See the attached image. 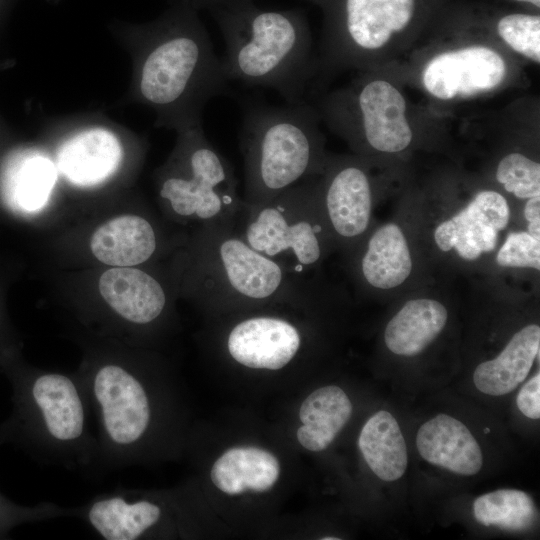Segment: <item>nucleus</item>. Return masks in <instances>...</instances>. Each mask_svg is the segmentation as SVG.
<instances>
[{"instance_id":"1","label":"nucleus","mask_w":540,"mask_h":540,"mask_svg":"<svg viewBox=\"0 0 540 540\" xmlns=\"http://www.w3.org/2000/svg\"><path fill=\"white\" fill-rule=\"evenodd\" d=\"M12 389V410L0 424V446L11 444L39 463L99 474L97 438L87 395L76 375L1 365Z\"/></svg>"},{"instance_id":"2","label":"nucleus","mask_w":540,"mask_h":540,"mask_svg":"<svg viewBox=\"0 0 540 540\" xmlns=\"http://www.w3.org/2000/svg\"><path fill=\"white\" fill-rule=\"evenodd\" d=\"M225 41L227 79L276 91L286 103L306 101L316 74L311 36L297 9L266 10L253 0L208 9Z\"/></svg>"},{"instance_id":"3","label":"nucleus","mask_w":540,"mask_h":540,"mask_svg":"<svg viewBox=\"0 0 540 540\" xmlns=\"http://www.w3.org/2000/svg\"><path fill=\"white\" fill-rule=\"evenodd\" d=\"M188 290L214 314L288 304L308 308L315 289L253 249L233 222L201 226L192 246Z\"/></svg>"},{"instance_id":"4","label":"nucleus","mask_w":540,"mask_h":540,"mask_svg":"<svg viewBox=\"0 0 540 540\" xmlns=\"http://www.w3.org/2000/svg\"><path fill=\"white\" fill-rule=\"evenodd\" d=\"M319 114L307 101L245 105L239 134L244 163L243 202L255 205L322 174L327 158Z\"/></svg>"},{"instance_id":"5","label":"nucleus","mask_w":540,"mask_h":540,"mask_svg":"<svg viewBox=\"0 0 540 540\" xmlns=\"http://www.w3.org/2000/svg\"><path fill=\"white\" fill-rule=\"evenodd\" d=\"M195 9L186 0L162 21L140 69L139 92L153 106L183 111L189 125L211 98L232 96L221 58Z\"/></svg>"},{"instance_id":"6","label":"nucleus","mask_w":540,"mask_h":540,"mask_svg":"<svg viewBox=\"0 0 540 540\" xmlns=\"http://www.w3.org/2000/svg\"><path fill=\"white\" fill-rule=\"evenodd\" d=\"M77 374L97 421L99 473L142 461L150 451L157 417L144 372L125 358L98 357Z\"/></svg>"},{"instance_id":"7","label":"nucleus","mask_w":540,"mask_h":540,"mask_svg":"<svg viewBox=\"0 0 540 540\" xmlns=\"http://www.w3.org/2000/svg\"><path fill=\"white\" fill-rule=\"evenodd\" d=\"M233 226L253 249L302 277L321 262L331 239L317 183L309 179L265 202H243Z\"/></svg>"},{"instance_id":"8","label":"nucleus","mask_w":540,"mask_h":540,"mask_svg":"<svg viewBox=\"0 0 540 540\" xmlns=\"http://www.w3.org/2000/svg\"><path fill=\"white\" fill-rule=\"evenodd\" d=\"M182 140L175 165L160 182V198L181 220L200 226L234 222L243 199L232 166L199 123L187 126Z\"/></svg>"},{"instance_id":"9","label":"nucleus","mask_w":540,"mask_h":540,"mask_svg":"<svg viewBox=\"0 0 540 540\" xmlns=\"http://www.w3.org/2000/svg\"><path fill=\"white\" fill-rule=\"evenodd\" d=\"M317 112L356 147L398 153L413 139L405 97L393 83L380 78H361L350 88L332 93Z\"/></svg>"},{"instance_id":"10","label":"nucleus","mask_w":540,"mask_h":540,"mask_svg":"<svg viewBox=\"0 0 540 540\" xmlns=\"http://www.w3.org/2000/svg\"><path fill=\"white\" fill-rule=\"evenodd\" d=\"M312 1L325 4L329 21L313 84L336 68L366 64L409 25L415 12V0Z\"/></svg>"},{"instance_id":"11","label":"nucleus","mask_w":540,"mask_h":540,"mask_svg":"<svg viewBox=\"0 0 540 540\" xmlns=\"http://www.w3.org/2000/svg\"><path fill=\"white\" fill-rule=\"evenodd\" d=\"M290 306L278 304L230 313L236 320L225 336L229 357L246 368L270 371L294 361L303 346V333L286 315Z\"/></svg>"},{"instance_id":"12","label":"nucleus","mask_w":540,"mask_h":540,"mask_svg":"<svg viewBox=\"0 0 540 540\" xmlns=\"http://www.w3.org/2000/svg\"><path fill=\"white\" fill-rule=\"evenodd\" d=\"M505 58L487 45H466L434 55L424 66L421 81L435 99L469 98L498 88L506 79Z\"/></svg>"},{"instance_id":"13","label":"nucleus","mask_w":540,"mask_h":540,"mask_svg":"<svg viewBox=\"0 0 540 540\" xmlns=\"http://www.w3.org/2000/svg\"><path fill=\"white\" fill-rule=\"evenodd\" d=\"M317 183L318 199L331 237L354 241L367 230L372 210L370 178L356 161L327 160Z\"/></svg>"},{"instance_id":"14","label":"nucleus","mask_w":540,"mask_h":540,"mask_svg":"<svg viewBox=\"0 0 540 540\" xmlns=\"http://www.w3.org/2000/svg\"><path fill=\"white\" fill-rule=\"evenodd\" d=\"M510 219V207L499 192L479 191L458 213L441 222L434 231L437 247L476 260L495 249L498 234Z\"/></svg>"},{"instance_id":"15","label":"nucleus","mask_w":540,"mask_h":540,"mask_svg":"<svg viewBox=\"0 0 540 540\" xmlns=\"http://www.w3.org/2000/svg\"><path fill=\"white\" fill-rule=\"evenodd\" d=\"M99 291L108 306L132 326H149L164 314L168 298L153 275L133 267H114L99 279Z\"/></svg>"},{"instance_id":"16","label":"nucleus","mask_w":540,"mask_h":540,"mask_svg":"<svg viewBox=\"0 0 540 540\" xmlns=\"http://www.w3.org/2000/svg\"><path fill=\"white\" fill-rule=\"evenodd\" d=\"M415 444L427 463L453 474L472 476L482 469L479 443L468 427L451 415L440 413L421 424Z\"/></svg>"},{"instance_id":"17","label":"nucleus","mask_w":540,"mask_h":540,"mask_svg":"<svg viewBox=\"0 0 540 540\" xmlns=\"http://www.w3.org/2000/svg\"><path fill=\"white\" fill-rule=\"evenodd\" d=\"M122 156L121 143L111 131L92 128L74 135L61 146L58 166L70 182L93 186L116 172Z\"/></svg>"},{"instance_id":"18","label":"nucleus","mask_w":540,"mask_h":540,"mask_svg":"<svg viewBox=\"0 0 540 540\" xmlns=\"http://www.w3.org/2000/svg\"><path fill=\"white\" fill-rule=\"evenodd\" d=\"M540 348V327L528 324L518 330L493 359L475 368L472 380L485 395L502 396L515 390L528 376Z\"/></svg>"},{"instance_id":"19","label":"nucleus","mask_w":540,"mask_h":540,"mask_svg":"<svg viewBox=\"0 0 540 540\" xmlns=\"http://www.w3.org/2000/svg\"><path fill=\"white\" fill-rule=\"evenodd\" d=\"M90 247L102 263L114 267L142 264L156 253L158 238L152 223L138 215H123L101 225Z\"/></svg>"},{"instance_id":"20","label":"nucleus","mask_w":540,"mask_h":540,"mask_svg":"<svg viewBox=\"0 0 540 540\" xmlns=\"http://www.w3.org/2000/svg\"><path fill=\"white\" fill-rule=\"evenodd\" d=\"M447 321V308L440 301L431 298L408 300L387 323L385 345L397 356H417L441 334Z\"/></svg>"},{"instance_id":"21","label":"nucleus","mask_w":540,"mask_h":540,"mask_svg":"<svg viewBox=\"0 0 540 540\" xmlns=\"http://www.w3.org/2000/svg\"><path fill=\"white\" fill-rule=\"evenodd\" d=\"M279 475L278 459L257 447H234L225 451L210 472L213 484L228 495L266 492L274 486Z\"/></svg>"},{"instance_id":"22","label":"nucleus","mask_w":540,"mask_h":540,"mask_svg":"<svg viewBox=\"0 0 540 540\" xmlns=\"http://www.w3.org/2000/svg\"><path fill=\"white\" fill-rule=\"evenodd\" d=\"M411 270V253L403 230L395 223L376 229L359 261L363 280L376 289H392L403 284Z\"/></svg>"},{"instance_id":"23","label":"nucleus","mask_w":540,"mask_h":540,"mask_svg":"<svg viewBox=\"0 0 540 540\" xmlns=\"http://www.w3.org/2000/svg\"><path fill=\"white\" fill-rule=\"evenodd\" d=\"M353 406L345 391L336 385L320 387L303 401L296 433L301 446L312 452L328 448L352 415Z\"/></svg>"},{"instance_id":"24","label":"nucleus","mask_w":540,"mask_h":540,"mask_svg":"<svg viewBox=\"0 0 540 540\" xmlns=\"http://www.w3.org/2000/svg\"><path fill=\"white\" fill-rule=\"evenodd\" d=\"M359 450L380 479H400L408 467V451L399 423L389 411L375 412L363 425L358 437Z\"/></svg>"},{"instance_id":"25","label":"nucleus","mask_w":540,"mask_h":540,"mask_svg":"<svg viewBox=\"0 0 540 540\" xmlns=\"http://www.w3.org/2000/svg\"><path fill=\"white\" fill-rule=\"evenodd\" d=\"M56 181L53 163L37 153H26L12 160L5 172L3 187L9 204L21 211L42 208Z\"/></svg>"},{"instance_id":"26","label":"nucleus","mask_w":540,"mask_h":540,"mask_svg":"<svg viewBox=\"0 0 540 540\" xmlns=\"http://www.w3.org/2000/svg\"><path fill=\"white\" fill-rule=\"evenodd\" d=\"M473 517L482 526L520 532L533 526L538 517L534 499L518 489H498L478 496Z\"/></svg>"},{"instance_id":"27","label":"nucleus","mask_w":540,"mask_h":540,"mask_svg":"<svg viewBox=\"0 0 540 540\" xmlns=\"http://www.w3.org/2000/svg\"><path fill=\"white\" fill-rule=\"evenodd\" d=\"M495 176L507 192L519 199L540 196V164L520 152L505 155Z\"/></svg>"},{"instance_id":"28","label":"nucleus","mask_w":540,"mask_h":540,"mask_svg":"<svg viewBox=\"0 0 540 540\" xmlns=\"http://www.w3.org/2000/svg\"><path fill=\"white\" fill-rule=\"evenodd\" d=\"M497 33L514 52L540 63V17L522 13L509 14L497 23Z\"/></svg>"},{"instance_id":"29","label":"nucleus","mask_w":540,"mask_h":540,"mask_svg":"<svg viewBox=\"0 0 540 540\" xmlns=\"http://www.w3.org/2000/svg\"><path fill=\"white\" fill-rule=\"evenodd\" d=\"M74 513L75 507H63L53 502L22 505L0 492V540L10 539V532L19 525L74 517Z\"/></svg>"},{"instance_id":"30","label":"nucleus","mask_w":540,"mask_h":540,"mask_svg":"<svg viewBox=\"0 0 540 540\" xmlns=\"http://www.w3.org/2000/svg\"><path fill=\"white\" fill-rule=\"evenodd\" d=\"M499 266L540 269V239L527 231L511 232L496 255Z\"/></svg>"},{"instance_id":"31","label":"nucleus","mask_w":540,"mask_h":540,"mask_svg":"<svg viewBox=\"0 0 540 540\" xmlns=\"http://www.w3.org/2000/svg\"><path fill=\"white\" fill-rule=\"evenodd\" d=\"M516 404L520 412L527 418H540V373L531 377L517 394Z\"/></svg>"},{"instance_id":"32","label":"nucleus","mask_w":540,"mask_h":540,"mask_svg":"<svg viewBox=\"0 0 540 540\" xmlns=\"http://www.w3.org/2000/svg\"><path fill=\"white\" fill-rule=\"evenodd\" d=\"M524 215L528 224H540V196L527 199Z\"/></svg>"},{"instance_id":"33","label":"nucleus","mask_w":540,"mask_h":540,"mask_svg":"<svg viewBox=\"0 0 540 540\" xmlns=\"http://www.w3.org/2000/svg\"><path fill=\"white\" fill-rule=\"evenodd\" d=\"M191 4L195 9H209L211 7L224 5L232 2L243 1V0H186Z\"/></svg>"},{"instance_id":"34","label":"nucleus","mask_w":540,"mask_h":540,"mask_svg":"<svg viewBox=\"0 0 540 540\" xmlns=\"http://www.w3.org/2000/svg\"><path fill=\"white\" fill-rule=\"evenodd\" d=\"M516 1L531 3L537 7H540V0H516Z\"/></svg>"},{"instance_id":"35","label":"nucleus","mask_w":540,"mask_h":540,"mask_svg":"<svg viewBox=\"0 0 540 540\" xmlns=\"http://www.w3.org/2000/svg\"><path fill=\"white\" fill-rule=\"evenodd\" d=\"M322 539H324V540L334 539V540H335V539H339V538H336V537H324V538H322Z\"/></svg>"}]
</instances>
